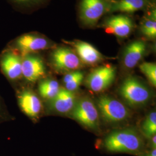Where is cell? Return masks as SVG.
I'll list each match as a JSON object with an SVG mask.
<instances>
[{"instance_id":"obj_7","label":"cell","mask_w":156,"mask_h":156,"mask_svg":"<svg viewBox=\"0 0 156 156\" xmlns=\"http://www.w3.org/2000/svg\"><path fill=\"white\" fill-rule=\"evenodd\" d=\"M71 117L86 128L98 129L100 113L97 105L88 98H83L76 102L70 113Z\"/></svg>"},{"instance_id":"obj_10","label":"cell","mask_w":156,"mask_h":156,"mask_svg":"<svg viewBox=\"0 0 156 156\" xmlns=\"http://www.w3.org/2000/svg\"><path fill=\"white\" fill-rule=\"evenodd\" d=\"M109 0H82L79 8L81 22L87 26H95L109 11Z\"/></svg>"},{"instance_id":"obj_19","label":"cell","mask_w":156,"mask_h":156,"mask_svg":"<svg viewBox=\"0 0 156 156\" xmlns=\"http://www.w3.org/2000/svg\"><path fill=\"white\" fill-rule=\"evenodd\" d=\"M149 16L145 18L140 26V31L149 39H153L156 37V9L150 13Z\"/></svg>"},{"instance_id":"obj_16","label":"cell","mask_w":156,"mask_h":156,"mask_svg":"<svg viewBox=\"0 0 156 156\" xmlns=\"http://www.w3.org/2000/svg\"><path fill=\"white\" fill-rule=\"evenodd\" d=\"M37 88V94L41 99L46 102H48L54 98L61 89L57 80L47 76L38 82Z\"/></svg>"},{"instance_id":"obj_8","label":"cell","mask_w":156,"mask_h":156,"mask_svg":"<svg viewBox=\"0 0 156 156\" xmlns=\"http://www.w3.org/2000/svg\"><path fill=\"white\" fill-rule=\"evenodd\" d=\"M49 60L50 66L56 71L66 73L78 71L83 64L76 53L66 47L52 49Z\"/></svg>"},{"instance_id":"obj_21","label":"cell","mask_w":156,"mask_h":156,"mask_svg":"<svg viewBox=\"0 0 156 156\" xmlns=\"http://www.w3.org/2000/svg\"><path fill=\"white\" fill-rule=\"evenodd\" d=\"M12 8L18 11H23L39 5L49 0H6Z\"/></svg>"},{"instance_id":"obj_5","label":"cell","mask_w":156,"mask_h":156,"mask_svg":"<svg viewBox=\"0 0 156 156\" xmlns=\"http://www.w3.org/2000/svg\"><path fill=\"white\" fill-rule=\"evenodd\" d=\"M22 56L15 50L5 47L0 53L1 73L13 89L23 83Z\"/></svg>"},{"instance_id":"obj_24","label":"cell","mask_w":156,"mask_h":156,"mask_svg":"<svg viewBox=\"0 0 156 156\" xmlns=\"http://www.w3.org/2000/svg\"><path fill=\"white\" fill-rule=\"evenodd\" d=\"M151 147H152V149H156V135H153L151 138Z\"/></svg>"},{"instance_id":"obj_22","label":"cell","mask_w":156,"mask_h":156,"mask_svg":"<svg viewBox=\"0 0 156 156\" xmlns=\"http://www.w3.org/2000/svg\"><path fill=\"white\" fill-rule=\"evenodd\" d=\"M140 71L149 80L151 84L156 86V65L154 62H145L140 66Z\"/></svg>"},{"instance_id":"obj_6","label":"cell","mask_w":156,"mask_h":156,"mask_svg":"<svg viewBox=\"0 0 156 156\" xmlns=\"http://www.w3.org/2000/svg\"><path fill=\"white\" fill-rule=\"evenodd\" d=\"M97 107L100 116L106 123H120L131 116L130 111L122 102L109 95L98 97Z\"/></svg>"},{"instance_id":"obj_20","label":"cell","mask_w":156,"mask_h":156,"mask_svg":"<svg viewBox=\"0 0 156 156\" xmlns=\"http://www.w3.org/2000/svg\"><path fill=\"white\" fill-rule=\"evenodd\" d=\"M142 131L145 136L149 139H151L153 135H156V112H151L146 116L142 125Z\"/></svg>"},{"instance_id":"obj_11","label":"cell","mask_w":156,"mask_h":156,"mask_svg":"<svg viewBox=\"0 0 156 156\" xmlns=\"http://www.w3.org/2000/svg\"><path fill=\"white\" fill-rule=\"evenodd\" d=\"M115 76L116 68L106 65L98 67L90 73L86 78V84L90 90L100 93L111 86Z\"/></svg>"},{"instance_id":"obj_23","label":"cell","mask_w":156,"mask_h":156,"mask_svg":"<svg viewBox=\"0 0 156 156\" xmlns=\"http://www.w3.org/2000/svg\"><path fill=\"white\" fill-rule=\"evenodd\" d=\"M15 120V117L10 113L3 98L0 95V125L12 122Z\"/></svg>"},{"instance_id":"obj_1","label":"cell","mask_w":156,"mask_h":156,"mask_svg":"<svg viewBox=\"0 0 156 156\" xmlns=\"http://www.w3.org/2000/svg\"><path fill=\"white\" fill-rule=\"evenodd\" d=\"M104 145L111 152L136 154L142 150L144 142L136 131L126 128L112 132L106 136Z\"/></svg>"},{"instance_id":"obj_17","label":"cell","mask_w":156,"mask_h":156,"mask_svg":"<svg viewBox=\"0 0 156 156\" xmlns=\"http://www.w3.org/2000/svg\"><path fill=\"white\" fill-rule=\"evenodd\" d=\"M147 4V0H118L111 1L108 11L133 13L144 9Z\"/></svg>"},{"instance_id":"obj_14","label":"cell","mask_w":156,"mask_h":156,"mask_svg":"<svg viewBox=\"0 0 156 156\" xmlns=\"http://www.w3.org/2000/svg\"><path fill=\"white\" fill-rule=\"evenodd\" d=\"M74 48L76 54L82 63L89 66L97 64L104 60V57L94 46L87 42L81 41L69 42Z\"/></svg>"},{"instance_id":"obj_3","label":"cell","mask_w":156,"mask_h":156,"mask_svg":"<svg viewBox=\"0 0 156 156\" xmlns=\"http://www.w3.org/2000/svg\"><path fill=\"white\" fill-rule=\"evenodd\" d=\"M14 90L20 111L32 121L37 122L45 110L42 99L36 92L25 84H21Z\"/></svg>"},{"instance_id":"obj_4","label":"cell","mask_w":156,"mask_h":156,"mask_svg":"<svg viewBox=\"0 0 156 156\" xmlns=\"http://www.w3.org/2000/svg\"><path fill=\"white\" fill-rule=\"evenodd\" d=\"M119 91L124 101L134 108L145 105L151 97L150 89L134 76L126 78Z\"/></svg>"},{"instance_id":"obj_9","label":"cell","mask_w":156,"mask_h":156,"mask_svg":"<svg viewBox=\"0 0 156 156\" xmlns=\"http://www.w3.org/2000/svg\"><path fill=\"white\" fill-rule=\"evenodd\" d=\"M23 83L34 84L47 76V69L44 58L38 53L22 56Z\"/></svg>"},{"instance_id":"obj_2","label":"cell","mask_w":156,"mask_h":156,"mask_svg":"<svg viewBox=\"0 0 156 156\" xmlns=\"http://www.w3.org/2000/svg\"><path fill=\"white\" fill-rule=\"evenodd\" d=\"M5 47L23 56L31 53H38L42 50L52 49L56 47V44L45 35L32 32L17 37L9 41Z\"/></svg>"},{"instance_id":"obj_25","label":"cell","mask_w":156,"mask_h":156,"mask_svg":"<svg viewBox=\"0 0 156 156\" xmlns=\"http://www.w3.org/2000/svg\"><path fill=\"white\" fill-rule=\"evenodd\" d=\"M145 156H156V149H153L150 153L146 154Z\"/></svg>"},{"instance_id":"obj_12","label":"cell","mask_w":156,"mask_h":156,"mask_svg":"<svg viewBox=\"0 0 156 156\" xmlns=\"http://www.w3.org/2000/svg\"><path fill=\"white\" fill-rule=\"evenodd\" d=\"M76 98L73 92L61 88L52 100L46 102V109L49 113L65 115L70 113L76 102Z\"/></svg>"},{"instance_id":"obj_13","label":"cell","mask_w":156,"mask_h":156,"mask_svg":"<svg viewBox=\"0 0 156 156\" xmlns=\"http://www.w3.org/2000/svg\"><path fill=\"white\" fill-rule=\"evenodd\" d=\"M103 27L107 33L112 34L117 37L127 38L131 34L134 28L132 20L126 15L112 16L104 21Z\"/></svg>"},{"instance_id":"obj_18","label":"cell","mask_w":156,"mask_h":156,"mask_svg":"<svg viewBox=\"0 0 156 156\" xmlns=\"http://www.w3.org/2000/svg\"><path fill=\"white\" fill-rule=\"evenodd\" d=\"M84 79L83 73L75 71L67 73L63 78L65 89L73 93L78 89Z\"/></svg>"},{"instance_id":"obj_15","label":"cell","mask_w":156,"mask_h":156,"mask_svg":"<svg viewBox=\"0 0 156 156\" xmlns=\"http://www.w3.org/2000/svg\"><path fill=\"white\" fill-rule=\"evenodd\" d=\"M146 51V44L142 40H136L130 43L126 48L123 53L124 66L133 69L142 59Z\"/></svg>"}]
</instances>
